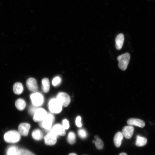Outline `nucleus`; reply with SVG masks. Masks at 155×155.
Segmentation results:
<instances>
[{"label": "nucleus", "mask_w": 155, "mask_h": 155, "mask_svg": "<svg viewBox=\"0 0 155 155\" xmlns=\"http://www.w3.org/2000/svg\"><path fill=\"white\" fill-rule=\"evenodd\" d=\"M5 142L9 143H15L18 142L21 139V135L18 132L12 130L7 132L4 136Z\"/></svg>", "instance_id": "f257e3e1"}, {"label": "nucleus", "mask_w": 155, "mask_h": 155, "mask_svg": "<svg viewBox=\"0 0 155 155\" xmlns=\"http://www.w3.org/2000/svg\"><path fill=\"white\" fill-rule=\"evenodd\" d=\"M61 104L57 98H53L50 100L48 103V108L52 113L58 114L61 112L62 109Z\"/></svg>", "instance_id": "f03ea898"}, {"label": "nucleus", "mask_w": 155, "mask_h": 155, "mask_svg": "<svg viewBox=\"0 0 155 155\" xmlns=\"http://www.w3.org/2000/svg\"><path fill=\"white\" fill-rule=\"evenodd\" d=\"M130 57V55L128 53L122 54L117 57V59L119 61V67L120 69L123 71H125L127 69Z\"/></svg>", "instance_id": "7ed1b4c3"}, {"label": "nucleus", "mask_w": 155, "mask_h": 155, "mask_svg": "<svg viewBox=\"0 0 155 155\" xmlns=\"http://www.w3.org/2000/svg\"><path fill=\"white\" fill-rule=\"evenodd\" d=\"M55 120V117L53 114L48 113L45 119L40 122L39 125L41 127L47 130H49L51 127L52 124Z\"/></svg>", "instance_id": "20e7f679"}, {"label": "nucleus", "mask_w": 155, "mask_h": 155, "mask_svg": "<svg viewBox=\"0 0 155 155\" xmlns=\"http://www.w3.org/2000/svg\"><path fill=\"white\" fill-rule=\"evenodd\" d=\"M30 98L33 105L37 107L41 106L44 101V97L40 93H33L31 95Z\"/></svg>", "instance_id": "39448f33"}, {"label": "nucleus", "mask_w": 155, "mask_h": 155, "mask_svg": "<svg viewBox=\"0 0 155 155\" xmlns=\"http://www.w3.org/2000/svg\"><path fill=\"white\" fill-rule=\"evenodd\" d=\"M57 100L63 106L66 107L71 102V98L68 94L64 92H60L57 96Z\"/></svg>", "instance_id": "423d86ee"}, {"label": "nucleus", "mask_w": 155, "mask_h": 155, "mask_svg": "<svg viewBox=\"0 0 155 155\" xmlns=\"http://www.w3.org/2000/svg\"><path fill=\"white\" fill-rule=\"evenodd\" d=\"M47 114V112L44 108H38L34 115V120L36 122L42 121L46 117Z\"/></svg>", "instance_id": "0eeeda50"}, {"label": "nucleus", "mask_w": 155, "mask_h": 155, "mask_svg": "<svg viewBox=\"0 0 155 155\" xmlns=\"http://www.w3.org/2000/svg\"><path fill=\"white\" fill-rule=\"evenodd\" d=\"M57 136L53 132L50 131V132L45 137V144L48 145H53L57 142Z\"/></svg>", "instance_id": "6e6552de"}, {"label": "nucleus", "mask_w": 155, "mask_h": 155, "mask_svg": "<svg viewBox=\"0 0 155 155\" xmlns=\"http://www.w3.org/2000/svg\"><path fill=\"white\" fill-rule=\"evenodd\" d=\"M27 87L31 91L36 92L38 90L37 82L35 79L30 78L27 80L26 83Z\"/></svg>", "instance_id": "1a4fd4ad"}, {"label": "nucleus", "mask_w": 155, "mask_h": 155, "mask_svg": "<svg viewBox=\"0 0 155 155\" xmlns=\"http://www.w3.org/2000/svg\"><path fill=\"white\" fill-rule=\"evenodd\" d=\"M134 130V127L132 126H127L124 127L121 133L126 139H130L133 136Z\"/></svg>", "instance_id": "9d476101"}, {"label": "nucleus", "mask_w": 155, "mask_h": 155, "mask_svg": "<svg viewBox=\"0 0 155 155\" xmlns=\"http://www.w3.org/2000/svg\"><path fill=\"white\" fill-rule=\"evenodd\" d=\"M30 127V125L28 123L21 124L18 127V132L21 135H22L23 136H27L28 134Z\"/></svg>", "instance_id": "9b49d317"}, {"label": "nucleus", "mask_w": 155, "mask_h": 155, "mask_svg": "<svg viewBox=\"0 0 155 155\" xmlns=\"http://www.w3.org/2000/svg\"><path fill=\"white\" fill-rule=\"evenodd\" d=\"M63 126L60 124H57L54 126L51 131L58 136H63L65 135V130Z\"/></svg>", "instance_id": "f8f14e48"}, {"label": "nucleus", "mask_w": 155, "mask_h": 155, "mask_svg": "<svg viewBox=\"0 0 155 155\" xmlns=\"http://www.w3.org/2000/svg\"><path fill=\"white\" fill-rule=\"evenodd\" d=\"M127 124L129 125H134L141 128L144 127L145 126L144 122L139 119L131 118L128 120Z\"/></svg>", "instance_id": "ddd939ff"}, {"label": "nucleus", "mask_w": 155, "mask_h": 155, "mask_svg": "<svg viewBox=\"0 0 155 155\" xmlns=\"http://www.w3.org/2000/svg\"><path fill=\"white\" fill-rule=\"evenodd\" d=\"M124 37L123 34L118 35L115 39V46L116 49L118 50L121 49L123 47Z\"/></svg>", "instance_id": "4468645a"}, {"label": "nucleus", "mask_w": 155, "mask_h": 155, "mask_svg": "<svg viewBox=\"0 0 155 155\" xmlns=\"http://www.w3.org/2000/svg\"><path fill=\"white\" fill-rule=\"evenodd\" d=\"M123 137V135L121 132H118L115 135L114 139V145L117 148H119L121 146Z\"/></svg>", "instance_id": "2eb2a0df"}, {"label": "nucleus", "mask_w": 155, "mask_h": 155, "mask_svg": "<svg viewBox=\"0 0 155 155\" xmlns=\"http://www.w3.org/2000/svg\"><path fill=\"white\" fill-rule=\"evenodd\" d=\"M147 142V139L145 137L137 135L135 144L137 147H141L146 145Z\"/></svg>", "instance_id": "dca6fc26"}, {"label": "nucleus", "mask_w": 155, "mask_h": 155, "mask_svg": "<svg viewBox=\"0 0 155 155\" xmlns=\"http://www.w3.org/2000/svg\"><path fill=\"white\" fill-rule=\"evenodd\" d=\"M24 90L23 85L20 83H15L13 86V92L15 94H20Z\"/></svg>", "instance_id": "f3484780"}, {"label": "nucleus", "mask_w": 155, "mask_h": 155, "mask_svg": "<svg viewBox=\"0 0 155 155\" xmlns=\"http://www.w3.org/2000/svg\"><path fill=\"white\" fill-rule=\"evenodd\" d=\"M15 106L17 109L22 111L26 107V103L22 99L19 98L15 102Z\"/></svg>", "instance_id": "a211bd4d"}, {"label": "nucleus", "mask_w": 155, "mask_h": 155, "mask_svg": "<svg viewBox=\"0 0 155 155\" xmlns=\"http://www.w3.org/2000/svg\"><path fill=\"white\" fill-rule=\"evenodd\" d=\"M32 137L35 140H39L43 139L44 135L41 130L36 129L32 132Z\"/></svg>", "instance_id": "6ab92c4d"}, {"label": "nucleus", "mask_w": 155, "mask_h": 155, "mask_svg": "<svg viewBox=\"0 0 155 155\" xmlns=\"http://www.w3.org/2000/svg\"><path fill=\"white\" fill-rule=\"evenodd\" d=\"M42 89L44 92L47 93L50 88L49 81L47 78H44L42 81Z\"/></svg>", "instance_id": "aec40b11"}, {"label": "nucleus", "mask_w": 155, "mask_h": 155, "mask_svg": "<svg viewBox=\"0 0 155 155\" xmlns=\"http://www.w3.org/2000/svg\"><path fill=\"white\" fill-rule=\"evenodd\" d=\"M68 142L71 144H74L76 141V135L73 132H70L69 133L67 137Z\"/></svg>", "instance_id": "412c9836"}, {"label": "nucleus", "mask_w": 155, "mask_h": 155, "mask_svg": "<svg viewBox=\"0 0 155 155\" xmlns=\"http://www.w3.org/2000/svg\"><path fill=\"white\" fill-rule=\"evenodd\" d=\"M18 150L17 147H11L8 150L7 155H18Z\"/></svg>", "instance_id": "4be33fe9"}, {"label": "nucleus", "mask_w": 155, "mask_h": 155, "mask_svg": "<svg viewBox=\"0 0 155 155\" xmlns=\"http://www.w3.org/2000/svg\"><path fill=\"white\" fill-rule=\"evenodd\" d=\"M94 143L97 148L98 150H101L103 148L104 144L101 139L99 138L96 139Z\"/></svg>", "instance_id": "5701e85b"}, {"label": "nucleus", "mask_w": 155, "mask_h": 155, "mask_svg": "<svg viewBox=\"0 0 155 155\" xmlns=\"http://www.w3.org/2000/svg\"><path fill=\"white\" fill-rule=\"evenodd\" d=\"M18 155H35L28 150L24 149H21L18 150Z\"/></svg>", "instance_id": "b1692460"}, {"label": "nucleus", "mask_w": 155, "mask_h": 155, "mask_svg": "<svg viewBox=\"0 0 155 155\" xmlns=\"http://www.w3.org/2000/svg\"><path fill=\"white\" fill-rule=\"evenodd\" d=\"M61 81V79L59 77H56L53 79L52 81V84L54 86H58L60 84Z\"/></svg>", "instance_id": "393cba45"}, {"label": "nucleus", "mask_w": 155, "mask_h": 155, "mask_svg": "<svg viewBox=\"0 0 155 155\" xmlns=\"http://www.w3.org/2000/svg\"><path fill=\"white\" fill-rule=\"evenodd\" d=\"M78 134L81 138L84 139L86 138L87 137V133L84 129H79L78 131Z\"/></svg>", "instance_id": "a878e982"}, {"label": "nucleus", "mask_w": 155, "mask_h": 155, "mask_svg": "<svg viewBox=\"0 0 155 155\" xmlns=\"http://www.w3.org/2000/svg\"><path fill=\"white\" fill-rule=\"evenodd\" d=\"M37 107L35 106H31L29 108V112L31 115H34L35 112L36 111L37 109H38Z\"/></svg>", "instance_id": "bb28decb"}, {"label": "nucleus", "mask_w": 155, "mask_h": 155, "mask_svg": "<svg viewBox=\"0 0 155 155\" xmlns=\"http://www.w3.org/2000/svg\"><path fill=\"white\" fill-rule=\"evenodd\" d=\"M63 126L65 129H68L70 127L69 122L67 119L64 120L63 121Z\"/></svg>", "instance_id": "cd10ccee"}, {"label": "nucleus", "mask_w": 155, "mask_h": 155, "mask_svg": "<svg viewBox=\"0 0 155 155\" xmlns=\"http://www.w3.org/2000/svg\"><path fill=\"white\" fill-rule=\"evenodd\" d=\"M75 123L78 127H80L82 126V124L81 123V117L80 116H78L75 121Z\"/></svg>", "instance_id": "c85d7f7f"}, {"label": "nucleus", "mask_w": 155, "mask_h": 155, "mask_svg": "<svg viewBox=\"0 0 155 155\" xmlns=\"http://www.w3.org/2000/svg\"><path fill=\"white\" fill-rule=\"evenodd\" d=\"M119 155H127V154L125 153H122L120 154Z\"/></svg>", "instance_id": "c756f323"}, {"label": "nucleus", "mask_w": 155, "mask_h": 155, "mask_svg": "<svg viewBox=\"0 0 155 155\" xmlns=\"http://www.w3.org/2000/svg\"><path fill=\"white\" fill-rule=\"evenodd\" d=\"M69 155H77L76 154L74 153H71Z\"/></svg>", "instance_id": "7c9ffc66"}, {"label": "nucleus", "mask_w": 155, "mask_h": 155, "mask_svg": "<svg viewBox=\"0 0 155 155\" xmlns=\"http://www.w3.org/2000/svg\"><path fill=\"white\" fill-rule=\"evenodd\" d=\"M99 138L98 136H96L95 137V138L96 139H97Z\"/></svg>", "instance_id": "2f4dec72"}]
</instances>
